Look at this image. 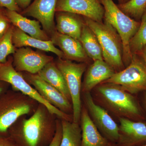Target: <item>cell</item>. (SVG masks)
<instances>
[{"label":"cell","mask_w":146,"mask_h":146,"mask_svg":"<svg viewBox=\"0 0 146 146\" xmlns=\"http://www.w3.org/2000/svg\"><path fill=\"white\" fill-rule=\"evenodd\" d=\"M91 91L94 102L118 118H127L133 121L143 118L135 97L120 85L102 83Z\"/></svg>","instance_id":"6da1fadb"},{"label":"cell","mask_w":146,"mask_h":146,"mask_svg":"<svg viewBox=\"0 0 146 146\" xmlns=\"http://www.w3.org/2000/svg\"><path fill=\"white\" fill-rule=\"evenodd\" d=\"M45 119L44 111L38 108L30 118L24 121L22 127L11 126L8 136L18 146H48L56 129L48 127Z\"/></svg>","instance_id":"7a4b0ae2"},{"label":"cell","mask_w":146,"mask_h":146,"mask_svg":"<svg viewBox=\"0 0 146 146\" xmlns=\"http://www.w3.org/2000/svg\"><path fill=\"white\" fill-rule=\"evenodd\" d=\"M85 23L94 33L102 51L104 60L115 72L124 69L123 60V46L119 36L108 23L96 22L84 17Z\"/></svg>","instance_id":"3957f363"},{"label":"cell","mask_w":146,"mask_h":146,"mask_svg":"<svg viewBox=\"0 0 146 146\" xmlns=\"http://www.w3.org/2000/svg\"><path fill=\"white\" fill-rule=\"evenodd\" d=\"M104 9L105 22L113 28L119 36L123 46V60L125 66L130 63L132 54L129 48L131 39L140 23L123 13L112 0H99Z\"/></svg>","instance_id":"277c9868"},{"label":"cell","mask_w":146,"mask_h":146,"mask_svg":"<svg viewBox=\"0 0 146 146\" xmlns=\"http://www.w3.org/2000/svg\"><path fill=\"white\" fill-rule=\"evenodd\" d=\"M0 81L9 84L14 91H19L41 104L51 114L59 117L62 120L71 121L72 117L60 111L48 102L33 88L21 74L15 70L11 60L0 64Z\"/></svg>","instance_id":"5b68a950"},{"label":"cell","mask_w":146,"mask_h":146,"mask_svg":"<svg viewBox=\"0 0 146 146\" xmlns=\"http://www.w3.org/2000/svg\"><path fill=\"white\" fill-rule=\"evenodd\" d=\"M55 63L63 74L70 94L73 107V121L79 123L82 107L81 80L86 71V65L84 63H74L70 60L60 58Z\"/></svg>","instance_id":"8992f818"},{"label":"cell","mask_w":146,"mask_h":146,"mask_svg":"<svg viewBox=\"0 0 146 146\" xmlns=\"http://www.w3.org/2000/svg\"><path fill=\"white\" fill-rule=\"evenodd\" d=\"M105 82L118 84L132 95L146 92V64L141 58L133 54L129 65L102 83Z\"/></svg>","instance_id":"52a82bcc"},{"label":"cell","mask_w":146,"mask_h":146,"mask_svg":"<svg viewBox=\"0 0 146 146\" xmlns=\"http://www.w3.org/2000/svg\"><path fill=\"white\" fill-rule=\"evenodd\" d=\"M31 110L30 105L22 101L21 96L15 92L6 91L0 94V136H8L9 128Z\"/></svg>","instance_id":"ba28073f"},{"label":"cell","mask_w":146,"mask_h":146,"mask_svg":"<svg viewBox=\"0 0 146 146\" xmlns=\"http://www.w3.org/2000/svg\"><path fill=\"white\" fill-rule=\"evenodd\" d=\"M83 94L84 107L92 121L110 143H117L119 138V126L107 110L94 102L90 92Z\"/></svg>","instance_id":"9c48e42d"},{"label":"cell","mask_w":146,"mask_h":146,"mask_svg":"<svg viewBox=\"0 0 146 146\" xmlns=\"http://www.w3.org/2000/svg\"><path fill=\"white\" fill-rule=\"evenodd\" d=\"M55 11L74 13L100 23L104 13L99 0H58Z\"/></svg>","instance_id":"30bf717a"},{"label":"cell","mask_w":146,"mask_h":146,"mask_svg":"<svg viewBox=\"0 0 146 146\" xmlns=\"http://www.w3.org/2000/svg\"><path fill=\"white\" fill-rule=\"evenodd\" d=\"M13 67L18 72H26L37 74L53 58L41 52L35 51L29 47H22L14 54Z\"/></svg>","instance_id":"8fae6325"},{"label":"cell","mask_w":146,"mask_h":146,"mask_svg":"<svg viewBox=\"0 0 146 146\" xmlns=\"http://www.w3.org/2000/svg\"><path fill=\"white\" fill-rule=\"evenodd\" d=\"M28 82L46 101L60 111L68 114L73 112L72 105L58 90L41 78L37 74H29L26 75Z\"/></svg>","instance_id":"7c38bea8"},{"label":"cell","mask_w":146,"mask_h":146,"mask_svg":"<svg viewBox=\"0 0 146 146\" xmlns=\"http://www.w3.org/2000/svg\"><path fill=\"white\" fill-rule=\"evenodd\" d=\"M57 1L34 0L22 13L36 19L42 25L44 31L51 36L56 32L54 18Z\"/></svg>","instance_id":"4fadbf2b"},{"label":"cell","mask_w":146,"mask_h":146,"mask_svg":"<svg viewBox=\"0 0 146 146\" xmlns=\"http://www.w3.org/2000/svg\"><path fill=\"white\" fill-rule=\"evenodd\" d=\"M120 146H139L146 144V125L125 118H119Z\"/></svg>","instance_id":"5bb4252c"},{"label":"cell","mask_w":146,"mask_h":146,"mask_svg":"<svg viewBox=\"0 0 146 146\" xmlns=\"http://www.w3.org/2000/svg\"><path fill=\"white\" fill-rule=\"evenodd\" d=\"M115 73L104 60L94 61L86 71L82 84V92L91 93L96 86L109 79Z\"/></svg>","instance_id":"9a60e30c"},{"label":"cell","mask_w":146,"mask_h":146,"mask_svg":"<svg viewBox=\"0 0 146 146\" xmlns=\"http://www.w3.org/2000/svg\"><path fill=\"white\" fill-rule=\"evenodd\" d=\"M50 39L54 45L59 47L67 60L83 63L87 60L88 56L79 40L57 31L51 35Z\"/></svg>","instance_id":"2e32d148"},{"label":"cell","mask_w":146,"mask_h":146,"mask_svg":"<svg viewBox=\"0 0 146 146\" xmlns=\"http://www.w3.org/2000/svg\"><path fill=\"white\" fill-rule=\"evenodd\" d=\"M80 121L82 130L80 146H107L109 144L92 121L84 106L82 107Z\"/></svg>","instance_id":"e0dca14e"},{"label":"cell","mask_w":146,"mask_h":146,"mask_svg":"<svg viewBox=\"0 0 146 146\" xmlns=\"http://www.w3.org/2000/svg\"><path fill=\"white\" fill-rule=\"evenodd\" d=\"M12 42L16 48L32 47L44 51L53 53L59 58H64L63 52L55 46L51 40L44 41L32 37L16 27L13 29Z\"/></svg>","instance_id":"ac0fdd59"},{"label":"cell","mask_w":146,"mask_h":146,"mask_svg":"<svg viewBox=\"0 0 146 146\" xmlns=\"http://www.w3.org/2000/svg\"><path fill=\"white\" fill-rule=\"evenodd\" d=\"M5 14L9 21L16 27L29 36L44 41L51 40L48 35L41 29L39 21L30 20L18 12L8 9L6 11Z\"/></svg>","instance_id":"d6986e66"},{"label":"cell","mask_w":146,"mask_h":146,"mask_svg":"<svg viewBox=\"0 0 146 146\" xmlns=\"http://www.w3.org/2000/svg\"><path fill=\"white\" fill-rule=\"evenodd\" d=\"M56 13L58 32L79 40L84 24L78 15L68 12Z\"/></svg>","instance_id":"ffe728a7"},{"label":"cell","mask_w":146,"mask_h":146,"mask_svg":"<svg viewBox=\"0 0 146 146\" xmlns=\"http://www.w3.org/2000/svg\"><path fill=\"white\" fill-rule=\"evenodd\" d=\"M37 74L71 102V97L63 74L52 61L45 65Z\"/></svg>","instance_id":"44dd1931"},{"label":"cell","mask_w":146,"mask_h":146,"mask_svg":"<svg viewBox=\"0 0 146 146\" xmlns=\"http://www.w3.org/2000/svg\"><path fill=\"white\" fill-rule=\"evenodd\" d=\"M79 41L88 57L94 61L104 60L102 51L96 36L84 23Z\"/></svg>","instance_id":"7402d4cb"},{"label":"cell","mask_w":146,"mask_h":146,"mask_svg":"<svg viewBox=\"0 0 146 146\" xmlns=\"http://www.w3.org/2000/svg\"><path fill=\"white\" fill-rule=\"evenodd\" d=\"M62 136L60 146H80L82 130L79 123L61 120Z\"/></svg>","instance_id":"603a6c76"},{"label":"cell","mask_w":146,"mask_h":146,"mask_svg":"<svg viewBox=\"0 0 146 146\" xmlns=\"http://www.w3.org/2000/svg\"><path fill=\"white\" fill-rule=\"evenodd\" d=\"M141 19L140 27L129 43V48L132 54L140 52L146 46V11Z\"/></svg>","instance_id":"cb8c5ba5"},{"label":"cell","mask_w":146,"mask_h":146,"mask_svg":"<svg viewBox=\"0 0 146 146\" xmlns=\"http://www.w3.org/2000/svg\"><path fill=\"white\" fill-rule=\"evenodd\" d=\"M117 6L127 16L136 19L142 18L146 11V0H129Z\"/></svg>","instance_id":"d4e9b609"},{"label":"cell","mask_w":146,"mask_h":146,"mask_svg":"<svg viewBox=\"0 0 146 146\" xmlns=\"http://www.w3.org/2000/svg\"><path fill=\"white\" fill-rule=\"evenodd\" d=\"M13 27H9L3 36L0 39V64L7 62L9 55L15 53V47L12 42Z\"/></svg>","instance_id":"484cf974"},{"label":"cell","mask_w":146,"mask_h":146,"mask_svg":"<svg viewBox=\"0 0 146 146\" xmlns=\"http://www.w3.org/2000/svg\"><path fill=\"white\" fill-rule=\"evenodd\" d=\"M62 136L61 123L58 121L56 123V131L54 136L48 146H60Z\"/></svg>","instance_id":"4316f807"},{"label":"cell","mask_w":146,"mask_h":146,"mask_svg":"<svg viewBox=\"0 0 146 146\" xmlns=\"http://www.w3.org/2000/svg\"><path fill=\"white\" fill-rule=\"evenodd\" d=\"M0 7H5L8 10L18 12L21 11V8L15 0H0Z\"/></svg>","instance_id":"83f0119b"},{"label":"cell","mask_w":146,"mask_h":146,"mask_svg":"<svg viewBox=\"0 0 146 146\" xmlns=\"http://www.w3.org/2000/svg\"><path fill=\"white\" fill-rule=\"evenodd\" d=\"M0 146H18L9 136H0Z\"/></svg>","instance_id":"f1b7e54d"},{"label":"cell","mask_w":146,"mask_h":146,"mask_svg":"<svg viewBox=\"0 0 146 146\" xmlns=\"http://www.w3.org/2000/svg\"><path fill=\"white\" fill-rule=\"evenodd\" d=\"M8 21H9L8 19L0 20V39L3 36L9 28Z\"/></svg>","instance_id":"f546056e"},{"label":"cell","mask_w":146,"mask_h":146,"mask_svg":"<svg viewBox=\"0 0 146 146\" xmlns=\"http://www.w3.org/2000/svg\"><path fill=\"white\" fill-rule=\"evenodd\" d=\"M31 0H15L18 7L22 9H25L31 4Z\"/></svg>","instance_id":"4dcf8cb0"},{"label":"cell","mask_w":146,"mask_h":146,"mask_svg":"<svg viewBox=\"0 0 146 146\" xmlns=\"http://www.w3.org/2000/svg\"><path fill=\"white\" fill-rule=\"evenodd\" d=\"M4 82L0 81V94L7 91V85Z\"/></svg>","instance_id":"1f68e13d"},{"label":"cell","mask_w":146,"mask_h":146,"mask_svg":"<svg viewBox=\"0 0 146 146\" xmlns=\"http://www.w3.org/2000/svg\"><path fill=\"white\" fill-rule=\"evenodd\" d=\"M139 53L141 54V58L146 64V46Z\"/></svg>","instance_id":"d6a6232c"},{"label":"cell","mask_w":146,"mask_h":146,"mask_svg":"<svg viewBox=\"0 0 146 146\" xmlns=\"http://www.w3.org/2000/svg\"><path fill=\"white\" fill-rule=\"evenodd\" d=\"M2 19H8L5 13H4L2 10L0 9V20Z\"/></svg>","instance_id":"836d02e7"},{"label":"cell","mask_w":146,"mask_h":146,"mask_svg":"<svg viewBox=\"0 0 146 146\" xmlns=\"http://www.w3.org/2000/svg\"><path fill=\"white\" fill-rule=\"evenodd\" d=\"M107 146H120L118 143H110Z\"/></svg>","instance_id":"e575fe53"},{"label":"cell","mask_w":146,"mask_h":146,"mask_svg":"<svg viewBox=\"0 0 146 146\" xmlns=\"http://www.w3.org/2000/svg\"><path fill=\"white\" fill-rule=\"evenodd\" d=\"M118 1L119 2L120 4H122L126 2H127L129 0H118Z\"/></svg>","instance_id":"d590c367"},{"label":"cell","mask_w":146,"mask_h":146,"mask_svg":"<svg viewBox=\"0 0 146 146\" xmlns=\"http://www.w3.org/2000/svg\"><path fill=\"white\" fill-rule=\"evenodd\" d=\"M145 107H146V92L145 93Z\"/></svg>","instance_id":"8d00e7d4"},{"label":"cell","mask_w":146,"mask_h":146,"mask_svg":"<svg viewBox=\"0 0 146 146\" xmlns=\"http://www.w3.org/2000/svg\"><path fill=\"white\" fill-rule=\"evenodd\" d=\"M139 146H146V144L145 145H143Z\"/></svg>","instance_id":"74e56055"}]
</instances>
